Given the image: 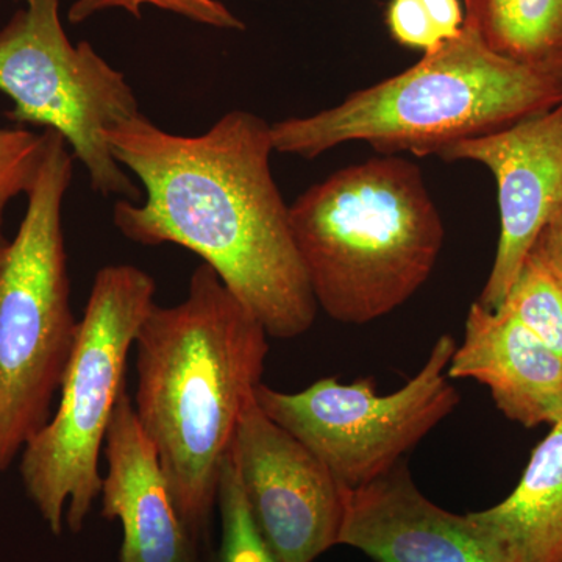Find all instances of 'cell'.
Wrapping results in <instances>:
<instances>
[{
  "instance_id": "6da1fadb",
  "label": "cell",
  "mask_w": 562,
  "mask_h": 562,
  "mask_svg": "<svg viewBox=\"0 0 562 562\" xmlns=\"http://www.w3.org/2000/svg\"><path fill=\"white\" fill-rule=\"evenodd\" d=\"M105 138L146 190L140 203L114 205L122 236L201 257L269 338L294 339L313 327L319 306L292 238L290 206L273 180L271 124L233 110L209 132L183 136L139 113Z\"/></svg>"
},
{
  "instance_id": "7a4b0ae2",
  "label": "cell",
  "mask_w": 562,
  "mask_h": 562,
  "mask_svg": "<svg viewBox=\"0 0 562 562\" xmlns=\"http://www.w3.org/2000/svg\"><path fill=\"white\" fill-rule=\"evenodd\" d=\"M268 338L260 321L201 262L187 297L151 306L133 344V406L199 542L217 506L236 428L262 383Z\"/></svg>"
},
{
  "instance_id": "3957f363",
  "label": "cell",
  "mask_w": 562,
  "mask_h": 562,
  "mask_svg": "<svg viewBox=\"0 0 562 562\" xmlns=\"http://www.w3.org/2000/svg\"><path fill=\"white\" fill-rule=\"evenodd\" d=\"M292 238L317 306L366 325L430 279L443 222L416 162L383 155L333 172L290 205Z\"/></svg>"
},
{
  "instance_id": "277c9868",
  "label": "cell",
  "mask_w": 562,
  "mask_h": 562,
  "mask_svg": "<svg viewBox=\"0 0 562 562\" xmlns=\"http://www.w3.org/2000/svg\"><path fill=\"white\" fill-rule=\"evenodd\" d=\"M562 102V77L492 52L475 33L460 35L397 76L351 92L310 116L271 124L273 149L314 160L347 143L382 155L430 157L535 116Z\"/></svg>"
},
{
  "instance_id": "5b68a950",
  "label": "cell",
  "mask_w": 562,
  "mask_h": 562,
  "mask_svg": "<svg viewBox=\"0 0 562 562\" xmlns=\"http://www.w3.org/2000/svg\"><path fill=\"white\" fill-rule=\"evenodd\" d=\"M44 132L20 228L0 236V472L50 419L79 330L63 233L76 158L60 133Z\"/></svg>"
},
{
  "instance_id": "8992f818",
  "label": "cell",
  "mask_w": 562,
  "mask_h": 562,
  "mask_svg": "<svg viewBox=\"0 0 562 562\" xmlns=\"http://www.w3.org/2000/svg\"><path fill=\"white\" fill-rule=\"evenodd\" d=\"M155 291L151 276L132 265L105 266L95 273L57 412L22 449L25 492L55 536L61 535L65 517L69 530L79 532L101 495L99 457Z\"/></svg>"
},
{
  "instance_id": "52a82bcc",
  "label": "cell",
  "mask_w": 562,
  "mask_h": 562,
  "mask_svg": "<svg viewBox=\"0 0 562 562\" xmlns=\"http://www.w3.org/2000/svg\"><path fill=\"white\" fill-rule=\"evenodd\" d=\"M0 29V91L13 101L10 122L60 133L103 195L138 201L139 188L111 154L105 132L138 116L131 83L88 41L74 46L60 0H20Z\"/></svg>"
},
{
  "instance_id": "ba28073f",
  "label": "cell",
  "mask_w": 562,
  "mask_h": 562,
  "mask_svg": "<svg viewBox=\"0 0 562 562\" xmlns=\"http://www.w3.org/2000/svg\"><path fill=\"white\" fill-rule=\"evenodd\" d=\"M457 347L452 335H442L420 371L387 395L379 394L373 376L353 383L327 376L301 392L261 383L255 398L344 490H355L395 468L460 405L447 375Z\"/></svg>"
},
{
  "instance_id": "9c48e42d",
  "label": "cell",
  "mask_w": 562,
  "mask_h": 562,
  "mask_svg": "<svg viewBox=\"0 0 562 562\" xmlns=\"http://www.w3.org/2000/svg\"><path fill=\"white\" fill-rule=\"evenodd\" d=\"M232 454L255 525L280 562H314L338 546L341 484L257 398L239 420Z\"/></svg>"
},
{
  "instance_id": "30bf717a",
  "label": "cell",
  "mask_w": 562,
  "mask_h": 562,
  "mask_svg": "<svg viewBox=\"0 0 562 562\" xmlns=\"http://www.w3.org/2000/svg\"><path fill=\"white\" fill-rule=\"evenodd\" d=\"M436 157L479 162L497 183L501 233L476 301L497 310L562 198V102L501 131L450 144Z\"/></svg>"
},
{
  "instance_id": "8fae6325",
  "label": "cell",
  "mask_w": 562,
  "mask_h": 562,
  "mask_svg": "<svg viewBox=\"0 0 562 562\" xmlns=\"http://www.w3.org/2000/svg\"><path fill=\"white\" fill-rule=\"evenodd\" d=\"M338 546L375 562H503L469 514L428 501L405 461L371 483L342 487Z\"/></svg>"
},
{
  "instance_id": "7c38bea8",
  "label": "cell",
  "mask_w": 562,
  "mask_h": 562,
  "mask_svg": "<svg viewBox=\"0 0 562 562\" xmlns=\"http://www.w3.org/2000/svg\"><path fill=\"white\" fill-rule=\"evenodd\" d=\"M103 453L102 516L122 525L121 562H199L201 542L177 509L127 391L111 416Z\"/></svg>"
},
{
  "instance_id": "4fadbf2b",
  "label": "cell",
  "mask_w": 562,
  "mask_h": 562,
  "mask_svg": "<svg viewBox=\"0 0 562 562\" xmlns=\"http://www.w3.org/2000/svg\"><path fill=\"white\" fill-rule=\"evenodd\" d=\"M447 375L484 384L495 406L525 428L562 420V360L505 306L472 303Z\"/></svg>"
},
{
  "instance_id": "5bb4252c",
  "label": "cell",
  "mask_w": 562,
  "mask_h": 562,
  "mask_svg": "<svg viewBox=\"0 0 562 562\" xmlns=\"http://www.w3.org/2000/svg\"><path fill=\"white\" fill-rule=\"evenodd\" d=\"M469 517L503 562H562V420L532 450L516 490Z\"/></svg>"
},
{
  "instance_id": "9a60e30c",
  "label": "cell",
  "mask_w": 562,
  "mask_h": 562,
  "mask_svg": "<svg viewBox=\"0 0 562 562\" xmlns=\"http://www.w3.org/2000/svg\"><path fill=\"white\" fill-rule=\"evenodd\" d=\"M464 27L495 54L562 77V0H462Z\"/></svg>"
},
{
  "instance_id": "2e32d148",
  "label": "cell",
  "mask_w": 562,
  "mask_h": 562,
  "mask_svg": "<svg viewBox=\"0 0 562 562\" xmlns=\"http://www.w3.org/2000/svg\"><path fill=\"white\" fill-rule=\"evenodd\" d=\"M501 306L562 360V284L538 258L530 254Z\"/></svg>"
},
{
  "instance_id": "e0dca14e",
  "label": "cell",
  "mask_w": 562,
  "mask_h": 562,
  "mask_svg": "<svg viewBox=\"0 0 562 562\" xmlns=\"http://www.w3.org/2000/svg\"><path fill=\"white\" fill-rule=\"evenodd\" d=\"M217 508L221 542L214 562H280L251 517L232 449L222 465Z\"/></svg>"
},
{
  "instance_id": "ac0fdd59",
  "label": "cell",
  "mask_w": 562,
  "mask_h": 562,
  "mask_svg": "<svg viewBox=\"0 0 562 562\" xmlns=\"http://www.w3.org/2000/svg\"><path fill=\"white\" fill-rule=\"evenodd\" d=\"M386 25L401 46L428 54L460 35L464 10L460 0H391Z\"/></svg>"
},
{
  "instance_id": "d6986e66",
  "label": "cell",
  "mask_w": 562,
  "mask_h": 562,
  "mask_svg": "<svg viewBox=\"0 0 562 562\" xmlns=\"http://www.w3.org/2000/svg\"><path fill=\"white\" fill-rule=\"evenodd\" d=\"M147 5L179 14L209 27L224 31L246 29V24L220 0H76L68 11V20L72 24H81L106 10H124L140 20L143 9Z\"/></svg>"
},
{
  "instance_id": "ffe728a7",
  "label": "cell",
  "mask_w": 562,
  "mask_h": 562,
  "mask_svg": "<svg viewBox=\"0 0 562 562\" xmlns=\"http://www.w3.org/2000/svg\"><path fill=\"white\" fill-rule=\"evenodd\" d=\"M46 150V132L0 127V236L3 214L18 195H27Z\"/></svg>"
},
{
  "instance_id": "44dd1931",
  "label": "cell",
  "mask_w": 562,
  "mask_h": 562,
  "mask_svg": "<svg viewBox=\"0 0 562 562\" xmlns=\"http://www.w3.org/2000/svg\"><path fill=\"white\" fill-rule=\"evenodd\" d=\"M531 255L562 284V198L542 228Z\"/></svg>"
}]
</instances>
